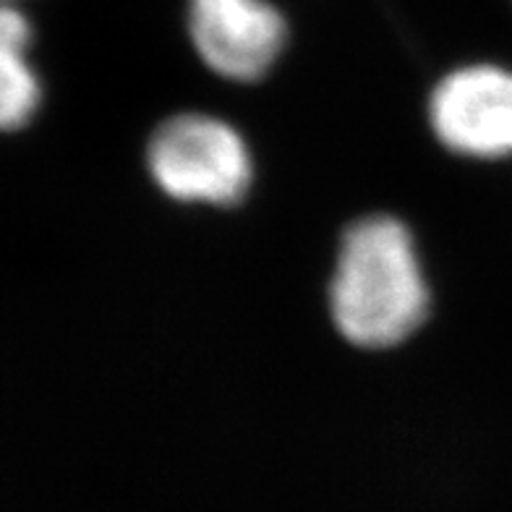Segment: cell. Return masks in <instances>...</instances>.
<instances>
[{
  "label": "cell",
  "instance_id": "6da1fadb",
  "mask_svg": "<svg viewBox=\"0 0 512 512\" xmlns=\"http://www.w3.org/2000/svg\"><path fill=\"white\" fill-rule=\"evenodd\" d=\"M330 306L340 335L358 348H392L421 327L429 290L403 223L366 217L345 233Z\"/></svg>",
  "mask_w": 512,
  "mask_h": 512
},
{
  "label": "cell",
  "instance_id": "7a4b0ae2",
  "mask_svg": "<svg viewBox=\"0 0 512 512\" xmlns=\"http://www.w3.org/2000/svg\"><path fill=\"white\" fill-rule=\"evenodd\" d=\"M149 173L178 202L217 207L241 202L251 186V155L236 128L209 115H176L147 149Z\"/></svg>",
  "mask_w": 512,
  "mask_h": 512
},
{
  "label": "cell",
  "instance_id": "3957f363",
  "mask_svg": "<svg viewBox=\"0 0 512 512\" xmlns=\"http://www.w3.org/2000/svg\"><path fill=\"white\" fill-rule=\"evenodd\" d=\"M196 53L223 79L259 81L288 42V24L270 0H189Z\"/></svg>",
  "mask_w": 512,
  "mask_h": 512
},
{
  "label": "cell",
  "instance_id": "277c9868",
  "mask_svg": "<svg viewBox=\"0 0 512 512\" xmlns=\"http://www.w3.org/2000/svg\"><path fill=\"white\" fill-rule=\"evenodd\" d=\"M429 118L439 142L458 155L479 160L512 155V71L460 68L434 89Z\"/></svg>",
  "mask_w": 512,
  "mask_h": 512
},
{
  "label": "cell",
  "instance_id": "5b68a950",
  "mask_svg": "<svg viewBox=\"0 0 512 512\" xmlns=\"http://www.w3.org/2000/svg\"><path fill=\"white\" fill-rule=\"evenodd\" d=\"M32 24L14 0H0V131H14L40 108V79L27 61Z\"/></svg>",
  "mask_w": 512,
  "mask_h": 512
},
{
  "label": "cell",
  "instance_id": "8992f818",
  "mask_svg": "<svg viewBox=\"0 0 512 512\" xmlns=\"http://www.w3.org/2000/svg\"><path fill=\"white\" fill-rule=\"evenodd\" d=\"M14 3H16V0H14Z\"/></svg>",
  "mask_w": 512,
  "mask_h": 512
}]
</instances>
